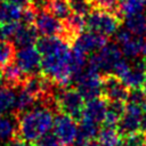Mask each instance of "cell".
<instances>
[{
    "mask_svg": "<svg viewBox=\"0 0 146 146\" xmlns=\"http://www.w3.org/2000/svg\"><path fill=\"white\" fill-rule=\"evenodd\" d=\"M36 49L41 54V74L59 87L71 86L70 43L60 36H42L36 42Z\"/></svg>",
    "mask_w": 146,
    "mask_h": 146,
    "instance_id": "cell-1",
    "label": "cell"
},
{
    "mask_svg": "<svg viewBox=\"0 0 146 146\" xmlns=\"http://www.w3.org/2000/svg\"><path fill=\"white\" fill-rule=\"evenodd\" d=\"M54 113L52 110L38 105L17 115L19 137L30 141H36L51 130L55 119Z\"/></svg>",
    "mask_w": 146,
    "mask_h": 146,
    "instance_id": "cell-2",
    "label": "cell"
},
{
    "mask_svg": "<svg viewBox=\"0 0 146 146\" xmlns=\"http://www.w3.org/2000/svg\"><path fill=\"white\" fill-rule=\"evenodd\" d=\"M55 102L58 113H64L75 121L82 119L84 108V98L75 87H59L55 89Z\"/></svg>",
    "mask_w": 146,
    "mask_h": 146,
    "instance_id": "cell-3",
    "label": "cell"
},
{
    "mask_svg": "<svg viewBox=\"0 0 146 146\" xmlns=\"http://www.w3.org/2000/svg\"><path fill=\"white\" fill-rule=\"evenodd\" d=\"M123 57V54L116 42H107L102 49L92 52L88 57L87 66L99 72L102 75L113 72L115 64Z\"/></svg>",
    "mask_w": 146,
    "mask_h": 146,
    "instance_id": "cell-4",
    "label": "cell"
},
{
    "mask_svg": "<svg viewBox=\"0 0 146 146\" xmlns=\"http://www.w3.org/2000/svg\"><path fill=\"white\" fill-rule=\"evenodd\" d=\"M86 18V29L88 31H92L105 36H110L120 27L122 19L119 18L114 13L92 8V10L84 17Z\"/></svg>",
    "mask_w": 146,
    "mask_h": 146,
    "instance_id": "cell-5",
    "label": "cell"
},
{
    "mask_svg": "<svg viewBox=\"0 0 146 146\" xmlns=\"http://www.w3.org/2000/svg\"><path fill=\"white\" fill-rule=\"evenodd\" d=\"M84 100H90L102 96V74L95 70L84 67L72 81Z\"/></svg>",
    "mask_w": 146,
    "mask_h": 146,
    "instance_id": "cell-6",
    "label": "cell"
},
{
    "mask_svg": "<svg viewBox=\"0 0 146 146\" xmlns=\"http://www.w3.org/2000/svg\"><path fill=\"white\" fill-rule=\"evenodd\" d=\"M54 135L65 146H72L78 137V123L71 116L58 113L54 119Z\"/></svg>",
    "mask_w": 146,
    "mask_h": 146,
    "instance_id": "cell-7",
    "label": "cell"
},
{
    "mask_svg": "<svg viewBox=\"0 0 146 146\" xmlns=\"http://www.w3.org/2000/svg\"><path fill=\"white\" fill-rule=\"evenodd\" d=\"M130 89L115 74L102 75V96L108 102H127Z\"/></svg>",
    "mask_w": 146,
    "mask_h": 146,
    "instance_id": "cell-8",
    "label": "cell"
},
{
    "mask_svg": "<svg viewBox=\"0 0 146 146\" xmlns=\"http://www.w3.org/2000/svg\"><path fill=\"white\" fill-rule=\"evenodd\" d=\"M14 62L26 75L36 74L41 70V54L34 46L17 49Z\"/></svg>",
    "mask_w": 146,
    "mask_h": 146,
    "instance_id": "cell-9",
    "label": "cell"
},
{
    "mask_svg": "<svg viewBox=\"0 0 146 146\" xmlns=\"http://www.w3.org/2000/svg\"><path fill=\"white\" fill-rule=\"evenodd\" d=\"M115 42L120 47L123 56L129 59L138 58L141 55L144 39L133 35L125 27H119L115 33Z\"/></svg>",
    "mask_w": 146,
    "mask_h": 146,
    "instance_id": "cell-10",
    "label": "cell"
},
{
    "mask_svg": "<svg viewBox=\"0 0 146 146\" xmlns=\"http://www.w3.org/2000/svg\"><path fill=\"white\" fill-rule=\"evenodd\" d=\"M143 113H144V110L140 106L131 104V103L125 104L124 113L116 127L121 137L139 130Z\"/></svg>",
    "mask_w": 146,
    "mask_h": 146,
    "instance_id": "cell-11",
    "label": "cell"
},
{
    "mask_svg": "<svg viewBox=\"0 0 146 146\" xmlns=\"http://www.w3.org/2000/svg\"><path fill=\"white\" fill-rule=\"evenodd\" d=\"M34 26L42 36H59L63 30V23L49 10L36 13Z\"/></svg>",
    "mask_w": 146,
    "mask_h": 146,
    "instance_id": "cell-12",
    "label": "cell"
},
{
    "mask_svg": "<svg viewBox=\"0 0 146 146\" xmlns=\"http://www.w3.org/2000/svg\"><path fill=\"white\" fill-rule=\"evenodd\" d=\"M107 42H108V38L103 34H99L92 31H87V32L83 31L75 39L72 46L79 48L87 55H90L102 49Z\"/></svg>",
    "mask_w": 146,
    "mask_h": 146,
    "instance_id": "cell-13",
    "label": "cell"
},
{
    "mask_svg": "<svg viewBox=\"0 0 146 146\" xmlns=\"http://www.w3.org/2000/svg\"><path fill=\"white\" fill-rule=\"evenodd\" d=\"M146 75V59L143 58H135L131 59L129 68L123 74L121 80L129 89L141 88L144 79Z\"/></svg>",
    "mask_w": 146,
    "mask_h": 146,
    "instance_id": "cell-14",
    "label": "cell"
},
{
    "mask_svg": "<svg viewBox=\"0 0 146 146\" xmlns=\"http://www.w3.org/2000/svg\"><path fill=\"white\" fill-rule=\"evenodd\" d=\"M86 29V18L81 15L72 13L67 18L63 21V30L60 38L67 43L73 44L75 39L84 31Z\"/></svg>",
    "mask_w": 146,
    "mask_h": 146,
    "instance_id": "cell-15",
    "label": "cell"
},
{
    "mask_svg": "<svg viewBox=\"0 0 146 146\" xmlns=\"http://www.w3.org/2000/svg\"><path fill=\"white\" fill-rule=\"evenodd\" d=\"M13 44L15 48L21 49L25 47H32L36 44L39 40V32L33 24L18 23L15 34L13 36Z\"/></svg>",
    "mask_w": 146,
    "mask_h": 146,
    "instance_id": "cell-16",
    "label": "cell"
},
{
    "mask_svg": "<svg viewBox=\"0 0 146 146\" xmlns=\"http://www.w3.org/2000/svg\"><path fill=\"white\" fill-rule=\"evenodd\" d=\"M107 106H108V100L103 96L87 100V103L84 104L82 119L92 121L98 124L103 123L106 116Z\"/></svg>",
    "mask_w": 146,
    "mask_h": 146,
    "instance_id": "cell-17",
    "label": "cell"
},
{
    "mask_svg": "<svg viewBox=\"0 0 146 146\" xmlns=\"http://www.w3.org/2000/svg\"><path fill=\"white\" fill-rule=\"evenodd\" d=\"M26 78V74L17 66L15 62H10L1 67V81L15 89L21 88L24 80Z\"/></svg>",
    "mask_w": 146,
    "mask_h": 146,
    "instance_id": "cell-18",
    "label": "cell"
},
{
    "mask_svg": "<svg viewBox=\"0 0 146 146\" xmlns=\"http://www.w3.org/2000/svg\"><path fill=\"white\" fill-rule=\"evenodd\" d=\"M99 129L100 128L98 127V123H95L86 119H81L78 124V137H76L75 146L97 138Z\"/></svg>",
    "mask_w": 146,
    "mask_h": 146,
    "instance_id": "cell-19",
    "label": "cell"
},
{
    "mask_svg": "<svg viewBox=\"0 0 146 146\" xmlns=\"http://www.w3.org/2000/svg\"><path fill=\"white\" fill-rule=\"evenodd\" d=\"M18 133V121L15 114L0 115V141H8Z\"/></svg>",
    "mask_w": 146,
    "mask_h": 146,
    "instance_id": "cell-20",
    "label": "cell"
},
{
    "mask_svg": "<svg viewBox=\"0 0 146 146\" xmlns=\"http://www.w3.org/2000/svg\"><path fill=\"white\" fill-rule=\"evenodd\" d=\"M39 105L38 99L30 94L29 91H26L25 89H23L22 87L19 88V90L16 92V100H15V107H14V114L15 115H19L35 106Z\"/></svg>",
    "mask_w": 146,
    "mask_h": 146,
    "instance_id": "cell-21",
    "label": "cell"
},
{
    "mask_svg": "<svg viewBox=\"0 0 146 146\" xmlns=\"http://www.w3.org/2000/svg\"><path fill=\"white\" fill-rule=\"evenodd\" d=\"M22 7L10 3L8 1L0 2V24L18 23L23 16Z\"/></svg>",
    "mask_w": 146,
    "mask_h": 146,
    "instance_id": "cell-22",
    "label": "cell"
},
{
    "mask_svg": "<svg viewBox=\"0 0 146 146\" xmlns=\"http://www.w3.org/2000/svg\"><path fill=\"white\" fill-rule=\"evenodd\" d=\"M124 27L136 36L144 38L146 35V14L138 13L125 17L124 19Z\"/></svg>",
    "mask_w": 146,
    "mask_h": 146,
    "instance_id": "cell-23",
    "label": "cell"
},
{
    "mask_svg": "<svg viewBox=\"0 0 146 146\" xmlns=\"http://www.w3.org/2000/svg\"><path fill=\"white\" fill-rule=\"evenodd\" d=\"M145 6L146 0H120L116 10V16L123 21L125 17L143 13L145 10Z\"/></svg>",
    "mask_w": 146,
    "mask_h": 146,
    "instance_id": "cell-24",
    "label": "cell"
},
{
    "mask_svg": "<svg viewBox=\"0 0 146 146\" xmlns=\"http://www.w3.org/2000/svg\"><path fill=\"white\" fill-rule=\"evenodd\" d=\"M16 89L7 84H0V115L14 112L16 100Z\"/></svg>",
    "mask_w": 146,
    "mask_h": 146,
    "instance_id": "cell-25",
    "label": "cell"
},
{
    "mask_svg": "<svg viewBox=\"0 0 146 146\" xmlns=\"http://www.w3.org/2000/svg\"><path fill=\"white\" fill-rule=\"evenodd\" d=\"M125 102H108L104 125L116 128L125 110Z\"/></svg>",
    "mask_w": 146,
    "mask_h": 146,
    "instance_id": "cell-26",
    "label": "cell"
},
{
    "mask_svg": "<svg viewBox=\"0 0 146 146\" xmlns=\"http://www.w3.org/2000/svg\"><path fill=\"white\" fill-rule=\"evenodd\" d=\"M97 139L104 146H120L121 143V136L117 129L107 125H104L99 129Z\"/></svg>",
    "mask_w": 146,
    "mask_h": 146,
    "instance_id": "cell-27",
    "label": "cell"
},
{
    "mask_svg": "<svg viewBox=\"0 0 146 146\" xmlns=\"http://www.w3.org/2000/svg\"><path fill=\"white\" fill-rule=\"evenodd\" d=\"M48 10L55 17L62 21H64L72 14V10H71V7L67 0H50Z\"/></svg>",
    "mask_w": 146,
    "mask_h": 146,
    "instance_id": "cell-28",
    "label": "cell"
},
{
    "mask_svg": "<svg viewBox=\"0 0 146 146\" xmlns=\"http://www.w3.org/2000/svg\"><path fill=\"white\" fill-rule=\"evenodd\" d=\"M15 46L9 40L0 39V67L14 60Z\"/></svg>",
    "mask_w": 146,
    "mask_h": 146,
    "instance_id": "cell-29",
    "label": "cell"
},
{
    "mask_svg": "<svg viewBox=\"0 0 146 146\" xmlns=\"http://www.w3.org/2000/svg\"><path fill=\"white\" fill-rule=\"evenodd\" d=\"M146 144V133L138 130L121 137L120 146H143Z\"/></svg>",
    "mask_w": 146,
    "mask_h": 146,
    "instance_id": "cell-30",
    "label": "cell"
},
{
    "mask_svg": "<svg viewBox=\"0 0 146 146\" xmlns=\"http://www.w3.org/2000/svg\"><path fill=\"white\" fill-rule=\"evenodd\" d=\"M67 1L72 13L81 15L83 17H86L92 10V5L90 0H67Z\"/></svg>",
    "mask_w": 146,
    "mask_h": 146,
    "instance_id": "cell-31",
    "label": "cell"
},
{
    "mask_svg": "<svg viewBox=\"0 0 146 146\" xmlns=\"http://www.w3.org/2000/svg\"><path fill=\"white\" fill-rule=\"evenodd\" d=\"M127 103H131L135 105L140 106L143 110H146V94L141 88L130 89Z\"/></svg>",
    "mask_w": 146,
    "mask_h": 146,
    "instance_id": "cell-32",
    "label": "cell"
},
{
    "mask_svg": "<svg viewBox=\"0 0 146 146\" xmlns=\"http://www.w3.org/2000/svg\"><path fill=\"white\" fill-rule=\"evenodd\" d=\"M92 8H98V9H104L111 13H114L116 15L117 6L120 0H90Z\"/></svg>",
    "mask_w": 146,
    "mask_h": 146,
    "instance_id": "cell-33",
    "label": "cell"
},
{
    "mask_svg": "<svg viewBox=\"0 0 146 146\" xmlns=\"http://www.w3.org/2000/svg\"><path fill=\"white\" fill-rule=\"evenodd\" d=\"M35 146H65V145H63L54 133L48 132L36 140Z\"/></svg>",
    "mask_w": 146,
    "mask_h": 146,
    "instance_id": "cell-34",
    "label": "cell"
},
{
    "mask_svg": "<svg viewBox=\"0 0 146 146\" xmlns=\"http://www.w3.org/2000/svg\"><path fill=\"white\" fill-rule=\"evenodd\" d=\"M18 23H9V24H0V39L10 40L13 39L15 31L17 29Z\"/></svg>",
    "mask_w": 146,
    "mask_h": 146,
    "instance_id": "cell-35",
    "label": "cell"
},
{
    "mask_svg": "<svg viewBox=\"0 0 146 146\" xmlns=\"http://www.w3.org/2000/svg\"><path fill=\"white\" fill-rule=\"evenodd\" d=\"M5 146H35V145L32 141L26 140L22 137H14L8 141H6Z\"/></svg>",
    "mask_w": 146,
    "mask_h": 146,
    "instance_id": "cell-36",
    "label": "cell"
},
{
    "mask_svg": "<svg viewBox=\"0 0 146 146\" xmlns=\"http://www.w3.org/2000/svg\"><path fill=\"white\" fill-rule=\"evenodd\" d=\"M5 1H8L10 3H14L16 6H19V7H29L30 3H31V0H5Z\"/></svg>",
    "mask_w": 146,
    "mask_h": 146,
    "instance_id": "cell-37",
    "label": "cell"
},
{
    "mask_svg": "<svg viewBox=\"0 0 146 146\" xmlns=\"http://www.w3.org/2000/svg\"><path fill=\"white\" fill-rule=\"evenodd\" d=\"M139 130L146 133V110H144V113H143V116H141V120H140Z\"/></svg>",
    "mask_w": 146,
    "mask_h": 146,
    "instance_id": "cell-38",
    "label": "cell"
},
{
    "mask_svg": "<svg viewBox=\"0 0 146 146\" xmlns=\"http://www.w3.org/2000/svg\"><path fill=\"white\" fill-rule=\"evenodd\" d=\"M78 146H104V145H102L98 140L92 139V140L86 141V143H83V144H81V145H78Z\"/></svg>",
    "mask_w": 146,
    "mask_h": 146,
    "instance_id": "cell-39",
    "label": "cell"
},
{
    "mask_svg": "<svg viewBox=\"0 0 146 146\" xmlns=\"http://www.w3.org/2000/svg\"><path fill=\"white\" fill-rule=\"evenodd\" d=\"M141 89L144 90V92L146 94V75H145V79H144V82H143V86H141Z\"/></svg>",
    "mask_w": 146,
    "mask_h": 146,
    "instance_id": "cell-40",
    "label": "cell"
},
{
    "mask_svg": "<svg viewBox=\"0 0 146 146\" xmlns=\"http://www.w3.org/2000/svg\"><path fill=\"white\" fill-rule=\"evenodd\" d=\"M0 81H1V67H0Z\"/></svg>",
    "mask_w": 146,
    "mask_h": 146,
    "instance_id": "cell-41",
    "label": "cell"
},
{
    "mask_svg": "<svg viewBox=\"0 0 146 146\" xmlns=\"http://www.w3.org/2000/svg\"><path fill=\"white\" fill-rule=\"evenodd\" d=\"M143 146H146V144H144V145H143Z\"/></svg>",
    "mask_w": 146,
    "mask_h": 146,
    "instance_id": "cell-42",
    "label": "cell"
},
{
    "mask_svg": "<svg viewBox=\"0 0 146 146\" xmlns=\"http://www.w3.org/2000/svg\"><path fill=\"white\" fill-rule=\"evenodd\" d=\"M0 2H1V0H0Z\"/></svg>",
    "mask_w": 146,
    "mask_h": 146,
    "instance_id": "cell-43",
    "label": "cell"
}]
</instances>
